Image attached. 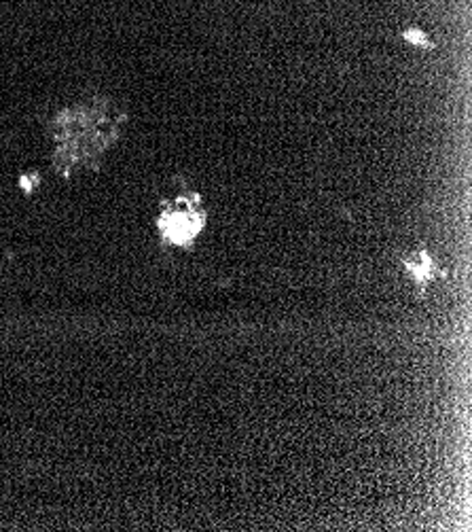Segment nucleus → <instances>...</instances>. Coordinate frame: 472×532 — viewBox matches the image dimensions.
<instances>
[{"mask_svg":"<svg viewBox=\"0 0 472 532\" xmlns=\"http://www.w3.org/2000/svg\"><path fill=\"white\" fill-rule=\"evenodd\" d=\"M201 229V217L199 215H195L193 210H178V208H174V210H170L167 215L161 219V231H163V236L170 240V242H174V244H183V246H187L193 238H195V233Z\"/></svg>","mask_w":472,"mask_h":532,"instance_id":"1","label":"nucleus"},{"mask_svg":"<svg viewBox=\"0 0 472 532\" xmlns=\"http://www.w3.org/2000/svg\"><path fill=\"white\" fill-rule=\"evenodd\" d=\"M417 261H419V265L411 259V261L407 263V269L411 272V276H413L417 282H428L430 276H432V261H430V257H428L426 253H421V255L417 257Z\"/></svg>","mask_w":472,"mask_h":532,"instance_id":"2","label":"nucleus"}]
</instances>
